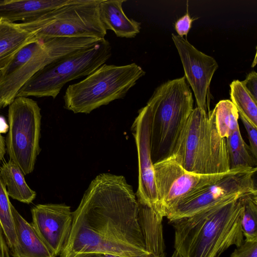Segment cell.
I'll return each mask as SVG.
<instances>
[{"label":"cell","instance_id":"1","mask_svg":"<svg viewBox=\"0 0 257 257\" xmlns=\"http://www.w3.org/2000/svg\"><path fill=\"white\" fill-rule=\"evenodd\" d=\"M133 187L122 175L102 173L90 183L73 212L72 228L60 257L108 253L123 257H147Z\"/></svg>","mask_w":257,"mask_h":257},{"label":"cell","instance_id":"2","mask_svg":"<svg viewBox=\"0 0 257 257\" xmlns=\"http://www.w3.org/2000/svg\"><path fill=\"white\" fill-rule=\"evenodd\" d=\"M239 198L170 221L177 257H219L230 246L240 245L243 208Z\"/></svg>","mask_w":257,"mask_h":257},{"label":"cell","instance_id":"3","mask_svg":"<svg viewBox=\"0 0 257 257\" xmlns=\"http://www.w3.org/2000/svg\"><path fill=\"white\" fill-rule=\"evenodd\" d=\"M170 156L191 173L212 175L230 171L226 139L219 135L210 110L198 107L189 116Z\"/></svg>","mask_w":257,"mask_h":257},{"label":"cell","instance_id":"4","mask_svg":"<svg viewBox=\"0 0 257 257\" xmlns=\"http://www.w3.org/2000/svg\"><path fill=\"white\" fill-rule=\"evenodd\" d=\"M151 113L153 164L169 157L193 109L192 93L185 76L159 85L148 101Z\"/></svg>","mask_w":257,"mask_h":257},{"label":"cell","instance_id":"5","mask_svg":"<svg viewBox=\"0 0 257 257\" xmlns=\"http://www.w3.org/2000/svg\"><path fill=\"white\" fill-rule=\"evenodd\" d=\"M102 39L54 37L36 39L26 45L1 72L0 102L9 106L27 81L50 63L74 51L92 46Z\"/></svg>","mask_w":257,"mask_h":257},{"label":"cell","instance_id":"6","mask_svg":"<svg viewBox=\"0 0 257 257\" xmlns=\"http://www.w3.org/2000/svg\"><path fill=\"white\" fill-rule=\"evenodd\" d=\"M145 74L135 63L121 66L104 64L82 81L67 87L63 96L64 107L75 113H89L123 98Z\"/></svg>","mask_w":257,"mask_h":257},{"label":"cell","instance_id":"7","mask_svg":"<svg viewBox=\"0 0 257 257\" xmlns=\"http://www.w3.org/2000/svg\"><path fill=\"white\" fill-rule=\"evenodd\" d=\"M111 56V45L103 38L92 46L74 51L43 67L27 81L17 97L55 99L66 83L91 74Z\"/></svg>","mask_w":257,"mask_h":257},{"label":"cell","instance_id":"8","mask_svg":"<svg viewBox=\"0 0 257 257\" xmlns=\"http://www.w3.org/2000/svg\"><path fill=\"white\" fill-rule=\"evenodd\" d=\"M41 117L38 103L28 97L18 96L9 105L6 149L24 175L33 171L41 151Z\"/></svg>","mask_w":257,"mask_h":257},{"label":"cell","instance_id":"9","mask_svg":"<svg viewBox=\"0 0 257 257\" xmlns=\"http://www.w3.org/2000/svg\"><path fill=\"white\" fill-rule=\"evenodd\" d=\"M101 0H70L39 17L42 28L38 39L54 37L104 38L106 30L99 15Z\"/></svg>","mask_w":257,"mask_h":257},{"label":"cell","instance_id":"10","mask_svg":"<svg viewBox=\"0 0 257 257\" xmlns=\"http://www.w3.org/2000/svg\"><path fill=\"white\" fill-rule=\"evenodd\" d=\"M257 168L230 170L213 183L181 200L166 214L170 221L195 215L221 203L257 192L254 176Z\"/></svg>","mask_w":257,"mask_h":257},{"label":"cell","instance_id":"11","mask_svg":"<svg viewBox=\"0 0 257 257\" xmlns=\"http://www.w3.org/2000/svg\"><path fill=\"white\" fill-rule=\"evenodd\" d=\"M154 169L159 212L163 217L181 200L227 173L202 175L191 173L172 156L154 164Z\"/></svg>","mask_w":257,"mask_h":257},{"label":"cell","instance_id":"12","mask_svg":"<svg viewBox=\"0 0 257 257\" xmlns=\"http://www.w3.org/2000/svg\"><path fill=\"white\" fill-rule=\"evenodd\" d=\"M151 113L148 106L141 108L132 131L136 141L139 166V184L136 196L139 205L160 214L151 152Z\"/></svg>","mask_w":257,"mask_h":257},{"label":"cell","instance_id":"13","mask_svg":"<svg viewBox=\"0 0 257 257\" xmlns=\"http://www.w3.org/2000/svg\"><path fill=\"white\" fill-rule=\"evenodd\" d=\"M172 38L179 54L185 78L191 86L197 107L207 112L209 110V86L218 67L212 57L199 51L183 37L172 34Z\"/></svg>","mask_w":257,"mask_h":257},{"label":"cell","instance_id":"14","mask_svg":"<svg viewBox=\"0 0 257 257\" xmlns=\"http://www.w3.org/2000/svg\"><path fill=\"white\" fill-rule=\"evenodd\" d=\"M32 225L51 252L60 255L71 232L73 212L65 204H38L31 209Z\"/></svg>","mask_w":257,"mask_h":257},{"label":"cell","instance_id":"15","mask_svg":"<svg viewBox=\"0 0 257 257\" xmlns=\"http://www.w3.org/2000/svg\"><path fill=\"white\" fill-rule=\"evenodd\" d=\"M38 24L34 20L20 23L0 20V71L21 49L37 39L40 30Z\"/></svg>","mask_w":257,"mask_h":257},{"label":"cell","instance_id":"16","mask_svg":"<svg viewBox=\"0 0 257 257\" xmlns=\"http://www.w3.org/2000/svg\"><path fill=\"white\" fill-rule=\"evenodd\" d=\"M16 233V242L11 248L13 257H57L14 206H11Z\"/></svg>","mask_w":257,"mask_h":257},{"label":"cell","instance_id":"17","mask_svg":"<svg viewBox=\"0 0 257 257\" xmlns=\"http://www.w3.org/2000/svg\"><path fill=\"white\" fill-rule=\"evenodd\" d=\"M70 0H0V20L26 22L68 3Z\"/></svg>","mask_w":257,"mask_h":257},{"label":"cell","instance_id":"18","mask_svg":"<svg viewBox=\"0 0 257 257\" xmlns=\"http://www.w3.org/2000/svg\"><path fill=\"white\" fill-rule=\"evenodd\" d=\"M124 0H101L99 5L100 18L105 29L112 31L121 38H132L138 34L141 23L129 19L124 14Z\"/></svg>","mask_w":257,"mask_h":257},{"label":"cell","instance_id":"19","mask_svg":"<svg viewBox=\"0 0 257 257\" xmlns=\"http://www.w3.org/2000/svg\"><path fill=\"white\" fill-rule=\"evenodd\" d=\"M0 178L6 186L9 196L22 203H31L36 193L30 188L24 174L12 161L9 160L0 167Z\"/></svg>","mask_w":257,"mask_h":257},{"label":"cell","instance_id":"20","mask_svg":"<svg viewBox=\"0 0 257 257\" xmlns=\"http://www.w3.org/2000/svg\"><path fill=\"white\" fill-rule=\"evenodd\" d=\"M230 170L256 167L257 159L243 140L239 128L226 139Z\"/></svg>","mask_w":257,"mask_h":257},{"label":"cell","instance_id":"21","mask_svg":"<svg viewBox=\"0 0 257 257\" xmlns=\"http://www.w3.org/2000/svg\"><path fill=\"white\" fill-rule=\"evenodd\" d=\"M210 111L221 137L227 139L239 128V114L230 100L226 99L219 101Z\"/></svg>","mask_w":257,"mask_h":257},{"label":"cell","instance_id":"22","mask_svg":"<svg viewBox=\"0 0 257 257\" xmlns=\"http://www.w3.org/2000/svg\"><path fill=\"white\" fill-rule=\"evenodd\" d=\"M230 99L240 116L257 128V102L247 92L241 81L233 80L230 84Z\"/></svg>","mask_w":257,"mask_h":257},{"label":"cell","instance_id":"23","mask_svg":"<svg viewBox=\"0 0 257 257\" xmlns=\"http://www.w3.org/2000/svg\"><path fill=\"white\" fill-rule=\"evenodd\" d=\"M239 200L243 208L241 227L247 240L257 239V192L244 194Z\"/></svg>","mask_w":257,"mask_h":257},{"label":"cell","instance_id":"24","mask_svg":"<svg viewBox=\"0 0 257 257\" xmlns=\"http://www.w3.org/2000/svg\"><path fill=\"white\" fill-rule=\"evenodd\" d=\"M12 203L5 185L0 178V225L9 246L11 248L16 242V233Z\"/></svg>","mask_w":257,"mask_h":257},{"label":"cell","instance_id":"25","mask_svg":"<svg viewBox=\"0 0 257 257\" xmlns=\"http://www.w3.org/2000/svg\"><path fill=\"white\" fill-rule=\"evenodd\" d=\"M230 257H257V239H245L234 250Z\"/></svg>","mask_w":257,"mask_h":257},{"label":"cell","instance_id":"26","mask_svg":"<svg viewBox=\"0 0 257 257\" xmlns=\"http://www.w3.org/2000/svg\"><path fill=\"white\" fill-rule=\"evenodd\" d=\"M240 116L247 132L249 143V146L254 157L257 159V128L252 126L244 117Z\"/></svg>","mask_w":257,"mask_h":257},{"label":"cell","instance_id":"27","mask_svg":"<svg viewBox=\"0 0 257 257\" xmlns=\"http://www.w3.org/2000/svg\"><path fill=\"white\" fill-rule=\"evenodd\" d=\"M187 13L182 17L178 19L175 23V29L177 32L178 36L183 37V36H187L190 28L192 23L194 21L188 11V4L187 5Z\"/></svg>","mask_w":257,"mask_h":257},{"label":"cell","instance_id":"28","mask_svg":"<svg viewBox=\"0 0 257 257\" xmlns=\"http://www.w3.org/2000/svg\"><path fill=\"white\" fill-rule=\"evenodd\" d=\"M241 83L254 100L257 102V74L252 71L246 76V78Z\"/></svg>","mask_w":257,"mask_h":257},{"label":"cell","instance_id":"29","mask_svg":"<svg viewBox=\"0 0 257 257\" xmlns=\"http://www.w3.org/2000/svg\"><path fill=\"white\" fill-rule=\"evenodd\" d=\"M0 257H10L9 245L0 225Z\"/></svg>","mask_w":257,"mask_h":257},{"label":"cell","instance_id":"30","mask_svg":"<svg viewBox=\"0 0 257 257\" xmlns=\"http://www.w3.org/2000/svg\"><path fill=\"white\" fill-rule=\"evenodd\" d=\"M70 257H123L121 256L108 253H84L73 255Z\"/></svg>","mask_w":257,"mask_h":257},{"label":"cell","instance_id":"31","mask_svg":"<svg viewBox=\"0 0 257 257\" xmlns=\"http://www.w3.org/2000/svg\"><path fill=\"white\" fill-rule=\"evenodd\" d=\"M159 243V241L157 240L150 241L146 243V248L150 252L147 257H157L156 251Z\"/></svg>","mask_w":257,"mask_h":257},{"label":"cell","instance_id":"32","mask_svg":"<svg viewBox=\"0 0 257 257\" xmlns=\"http://www.w3.org/2000/svg\"><path fill=\"white\" fill-rule=\"evenodd\" d=\"M6 151V140L2 135L0 134V161L4 158Z\"/></svg>","mask_w":257,"mask_h":257},{"label":"cell","instance_id":"33","mask_svg":"<svg viewBox=\"0 0 257 257\" xmlns=\"http://www.w3.org/2000/svg\"><path fill=\"white\" fill-rule=\"evenodd\" d=\"M9 125L5 118L0 116V134L6 133L8 131Z\"/></svg>","mask_w":257,"mask_h":257},{"label":"cell","instance_id":"34","mask_svg":"<svg viewBox=\"0 0 257 257\" xmlns=\"http://www.w3.org/2000/svg\"><path fill=\"white\" fill-rule=\"evenodd\" d=\"M156 253L157 257H166L165 246L162 245L158 247L157 249ZM171 257H177L175 251Z\"/></svg>","mask_w":257,"mask_h":257},{"label":"cell","instance_id":"35","mask_svg":"<svg viewBox=\"0 0 257 257\" xmlns=\"http://www.w3.org/2000/svg\"><path fill=\"white\" fill-rule=\"evenodd\" d=\"M1 72H2V71H0V77H1ZM2 107V106L1 104V102H0V109H1Z\"/></svg>","mask_w":257,"mask_h":257}]
</instances>
